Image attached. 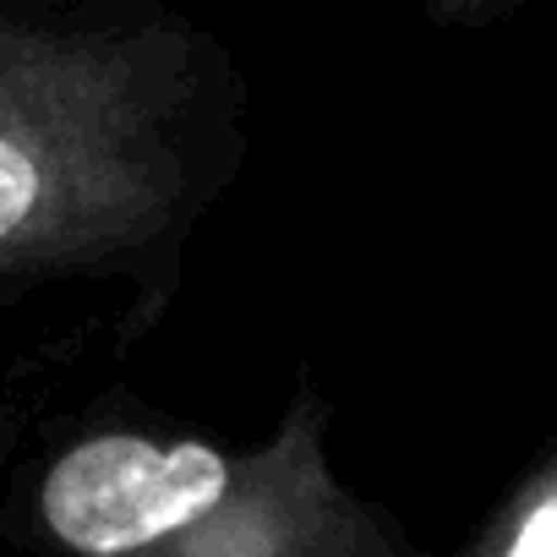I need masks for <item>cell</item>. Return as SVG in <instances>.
<instances>
[{
  "mask_svg": "<svg viewBox=\"0 0 557 557\" xmlns=\"http://www.w3.org/2000/svg\"><path fill=\"white\" fill-rule=\"evenodd\" d=\"M240 159L224 50L159 0H0V278L143 273Z\"/></svg>",
  "mask_w": 557,
  "mask_h": 557,
  "instance_id": "cell-1",
  "label": "cell"
},
{
  "mask_svg": "<svg viewBox=\"0 0 557 557\" xmlns=\"http://www.w3.org/2000/svg\"><path fill=\"white\" fill-rule=\"evenodd\" d=\"M323 399L301 388L257 448L99 426L39 475V530L83 557H394L388 508L356 497L323 443Z\"/></svg>",
  "mask_w": 557,
  "mask_h": 557,
  "instance_id": "cell-2",
  "label": "cell"
},
{
  "mask_svg": "<svg viewBox=\"0 0 557 557\" xmlns=\"http://www.w3.org/2000/svg\"><path fill=\"white\" fill-rule=\"evenodd\" d=\"M492 557H557V465L535 475L475 541Z\"/></svg>",
  "mask_w": 557,
  "mask_h": 557,
  "instance_id": "cell-3",
  "label": "cell"
},
{
  "mask_svg": "<svg viewBox=\"0 0 557 557\" xmlns=\"http://www.w3.org/2000/svg\"><path fill=\"white\" fill-rule=\"evenodd\" d=\"M426 7H432L443 23H492V17L524 7V0H426Z\"/></svg>",
  "mask_w": 557,
  "mask_h": 557,
  "instance_id": "cell-4",
  "label": "cell"
}]
</instances>
